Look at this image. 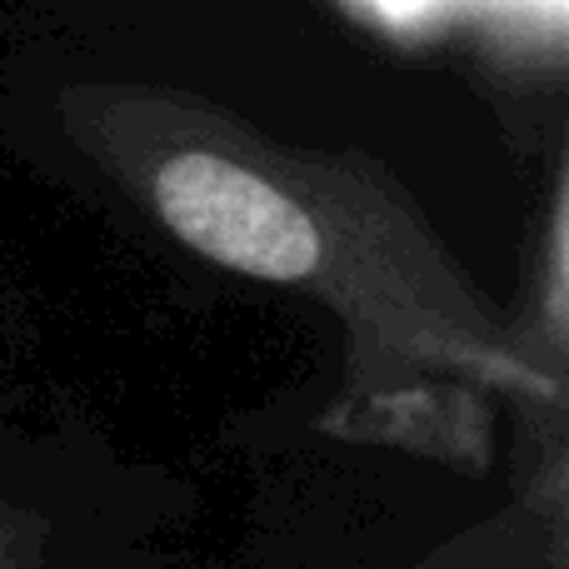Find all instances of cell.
<instances>
[{
	"label": "cell",
	"instance_id": "obj_4",
	"mask_svg": "<svg viewBox=\"0 0 569 569\" xmlns=\"http://www.w3.org/2000/svg\"><path fill=\"white\" fill-rule=\"evenodd\" d=\"M565 170H555V186H550V206H545V230H540V246L530 250V280H525L520 295V310H510L515 340L535 355L550 375L569 370V256H565Z\"/></svg>",
	"mask_w": 569,
	"mask_h": 569
},
{
	"label": "cell",
	"instance_id": "obj_3",
	"mask_svg": "<svg viewBox=\"0 0 569 569\" xmlns=\"http://www.w3.org/2000/svg\"><path fill=\"white\" fill-rule=\"evenodd\" d=\"M100 520L60 455L0 450V569H96Z\"/></svg>",
	"mask_w": 569,
	"mask_h": 569
},
{
	"label": "cell",
	"instance_id": "obj_2",
	"mask_svg": "<svg viewBox=\"0 0 569 569\" xmlns=\"http://www.w3.org/2000/svg\"><path fill=\"white\" fill-rule=\"evenodd\" d=\"M510 480L475 520L445 530L400 569H569V455L565 435H505Z\"/></svg>",
	"mask_w": 569,
	"mask_h": 569
},
{
	"label": "cell",
	"instance_id": "obj_1",
	"mask_svg": "<svg viewBox=\"0 0 569 569\" xmlns=\"http://www.w3.org/2000/svg\"><path fill=\"white\" fill-rule=\"evenodd\" d=\"M86 146L180 250L330 315L340 385L320 430L335 445L485 480L505 430L565 435V380L375 170L140 100L100 110Z\"/></svg>",
	"mask_w": 569,
	"mask_h": 569
}]
</instances>
